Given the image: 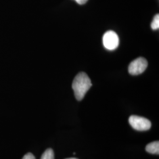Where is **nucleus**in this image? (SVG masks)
Returning <instances> with one entry per match:
<instances>
[{"mask_svg": "<svg viewBox=\"0 0 159 159\" xmlns=\"http://www.w3.org/2000/svg\"><path fill=\"white\" fill-rule=\"evenodd\" d=\"M146 152L150 154H159V141H156L148 144L146 147Z\"/></svg>", "mask_w": 159, "mask_h": 159, "instance_id": "39448f33", "label": "nucleus"}, {"mask_svg": "<svg viewBox=\"0 0 159 159\" xmlns=\"http://www.w3.org/2000/svg\"><path fill=\"white\" fill-rule=\"evenodd\" d=\"M88 0H75V1L80 5H83V4H84L87 2Z\"/></svg>", "mask_w": 159, "mask_h": 159, "instance_id": "1a4fd4ad", "label": "nucleus"}, {"mask_svg": "<svg viewBox=\"0 0 159 159\" xmlns=\"http://www.w3.org/2000/svg\"><path fill=\"white\" fill-rule=\"evenodd\" d=\"M91 86V80L87 74L83 72L77 74L72 84L75 98L79 101L83 100Z\"/></svg>", "mask_w": 159, "mask_h": 159, "instance_id": "f257e3e1", "label": "nucleus"}, {"mask_svg": "<svg viewBox=\"0 0 159 159\" xmlns=\"http://www.w3.org/2000/svg\"><path fill=\"white\" fill-rule=\"evenodd\" d=\"M148 66V61L143 57L137 58L133 60L129 66V72L133 75L143 73Z\"/></svg>", "mask_w": 159, "mask_h": 159, "instance_id": "20e7f679", "label": "nucleus"}, {"mask_svg": "<svg viewBox=\"0 0 159 159\" xmlns=\"http://www.w3.org/2000/svg\"><path fill=\"white\" fill-rule=\"evenodd\" d=\"M129 122L131 126L137 131L148 130L152 126V123L149 120L136 115L131 116Z\"/></svg>", "mask_w": 159, "mask_h": 159, "instance_id": "f03ea898", "label": "nucleus"}, {"mask_svg": "<svg viewBox=\"0 0 159 159\" xmlns=\"http://www.w3.org/2000/svg\"><path fill=\"white\" fill-rule=\"evenodd\" d=\"M151 27L153 30H157L159 29V15L158 14L154 17L151 24Z\"/></svg>", "mask_w": 159, "mask_h": 159, "instance_id": "0eeeda50", "label": "nucleus"}, {"mask_svg": "<svg viewBox=\"0 0 159 159\" xmlns=\"http://www.w3.org/2000/svg\"><path fill=\"white\" fill-rule=\"evenodd\" d=\"M22 159H35V158L33 154L28 153L24 156Z\"/></svg>", "mask_w": 159, "mask_h": 159, "instance_id": "6e6552de", "label": "nucleus"}, {"mask_svg": "<svg viewBox=\"0 0 159 159\" xmlns=\"http://www.w3.org/2000/svg\"><path fill=\"white\" fill-rule=\"evenodd\" d=\"M76 159V158H68V159Z\"/></svg>", "mask_w": 159, "mask_h": 159, "instance_id": "9d476101", "label": "nucleus"}, {"mask_svg": "<svg viewBox=\"0 0 159 159\" xmlns=\"http://www.w3.org/2000/svg\"><path fill=\"white\" fill-rule=\"evenodd\" d=\"M41 159H54V151L51 148H48L43 153Z\"/></svg>", "mask_w": 159, "mask_h": 159, "instance_id": "423d86ee", "label": "nucleus"}, {"mask_svg": "<svg viewBox=\"0 0 159 159\" xmlns=\"http://www.w3.org/2000/svg\"><path fill=\"white\" fill-rule=\"evenodd\" d=\"M102 43L106 49L114 50L119 45V36L113 31H108L103 35Z\"/></svg>", "mask_w": 159, "mask_h": 159, "instance_id": "7ed1b4c3", "label": "nucleus"}]
</instances>
